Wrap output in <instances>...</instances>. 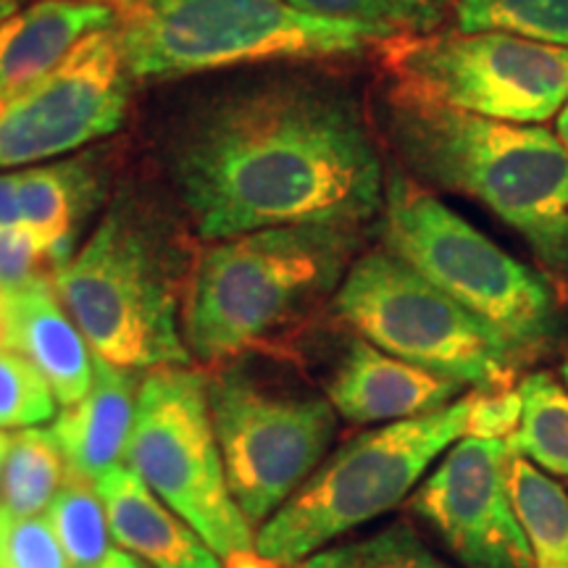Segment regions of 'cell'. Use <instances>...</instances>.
I'll list each match as a JSON object with an SVG mask.
<instances>
[{
  "label": "cell",
  "mask_w": 568,
  "mask_h": 568,
  "mask_svg": "<svg viewBox=\"0 0 568 568\" xmlns=\"http://www.w3.org/2000/svg\"><path fill=\"white\" fill-rule=\"evenodd\" d=\"M166 163L209 243L274 226L364 230L385 209V163L351 92L311 77H266L184 113Z\"/></svg>",
  "instance_id": "cell-1"
},
{
  "label": "cell",
  "mask_w": 568,
  "mask_h": 568,
  "mask_svg": "<svg viewBox=\"0 0 568 568\" xmlns=\"http://www.w3.org/2000/svg\"><path fill=\"white\" fill-rule=\"evenodd\" d=\"M389 145L418 180L474 197L568 280V151L545 126L510 124L395 88L382 103Z\"/></svg>",
  "instance_id": "cell-2"
},
{
  "label": "cell",
  "mask_w": 568,
  "mask_h": 568,
  "mask_svg": "<svg viewBox=\"0 0 568 568\" xmlns=\"http://www.w3.org/2000/svg\"><path fill=\"white\" fill-rule=\"evenodd\" d=\"M193 266L172 219L122 193L80 253L53 268V287L92 353L109 364L134 372L190 366L182 314Z\"/></svg>",
  "instance_id": "cell-3"
},
{
  "label": "cell",
  "mask_w": 568,
  "mask_h": 568,
  "mask_svg": "<svg viewBox=\"0 0 568 568\" xmlns=\"http://www.w3.org/2000/svg\"><path fill=\"white\" fill-rule=\"evenodd\" d=\"M361 230L274 226L216 240L195 258L184 295V343L205 364L258 351L337 293Z\"/></svg>",
  "instance_id": "cell-4"
},
{
  "label": "cell",
  "mask_w": 568,
  "mask_h": 568,
  "mask_svg": "<svg viewBox=\"0 0 568 568\" xmlns=\"http://www.w3.org/2000/svg\"><path fill=\"white\" fill-rule=\"evenodd\" d=\"M113 30L132 80H176L243 63L347 59L393 40L287 0H130L116 11Z\"/></svg>",
  "instance_id": "cell-5"
},
{
  "label": "cell",
  "mask_w": 568,
  "mask_h": 568,
  "mask_svg": "<svg viewBox=\"0 0 568 568\" xmlns=\"http://www.w3.org/2000/svg\"><path fill=\"white\" fill-rule=\"evenodd\" d=\"M379 226L385 251L485 322L518 364L558 339L560 308L550 284L408 174L387 180Z\"/></svg>",
  "instance_id": "cell-6"
},
{
  "label": "cell",
  "mask_w": 568,
  "mask_h": 568,
  "mask_svg": "<svg viewBox=\"0 0 568 568\" xmlns=\"http://www.w3.org/2000/svg\"><path fill=\"white\" fill-rule=\"evenodd\" d=\"M468 395L435 414L382 424L347 439L255 531V552L303 564L347 531L389 514L414 495L429 466L466 437Z\"/></svg>",
  "instance_id": "cell-7"
},
{
  "label": "cell",
  "mask_w": 568,
  "mask_h": 568,
  "mask_svg": "<svg viewBox=\"0 0 568 568\" xmlns=\"http://www.w3.org/2000/svg\"><path fill=\"white\" fill-rule=\"evenodd\" d=\"M358 337L464 387H508L518 358L485 322L389 251L358 255L335 293Z\"/></svg>",
  "instance_id": "cell-8"
},
{
  "label": "cell",
  "mask_w": 568,
  "mask_h": 568,
  "mask_svg": "<svg viewBox=\"0 0 568 568\" xmlns=\"http://www.w3.org/2000/svg\"><path fill=\"white\" fill-rule=\"evenodd\" d=\"M124 466L222 558L255 550V527L226 481L203 372L161 366L142 374Z\"/></svg>",
  "instance_id": "cell-9"
},
{
  "label": "cell",
  "mask_w": 568,
  "mask_h": 568,
  "mask_svg": "<svg viewBox=\"0 0 568 568\" xmlns=\"http://www.w3.org/2000/svg\"><path fill=\"white\" fill-rule=\"evenodd\" d=\"M205 385L232 497L258 531L329 456L339 416L326 395L245 366L205 374Z\"/></svg>",
  "instance_id": "cell-10"
},
{
  "label": "cell",
  "mask_w": 568,
  "mask_h": 568,
  "mask_svg": "<svg viewBox=\"0 0 568 568\" xmlns=\"http://www.w3.org/2000/svg\"><path fill=\"white\" fill-rule=\"evenodd\" d=\"M382 61L395 88L510 124H542L568 101V48L510 32L393 38Z\"/></svg>",
  "instance_id": "cell-11"
},
{
  "label": "cell",
  "mask_w": 568,
  "mask_h": 568,
  "mask_svg": "<svg viewBox=\"0 0 568 568\" xmlns=\"http://www.w3.org/2000/svg\"><path fill=\"white\" fill-rule=\"evenodd\" d=\"M130 90L116 30L90 32L0 116V169L59 159L119 132Z\"/></svg>",
  "instance_id": "cell-12"
},
{
  "label": "cell",
  "mask_w": 568,
  "mask_h": 568,
  "mask_svg": "<svg viewBox=\"0 0 568 568\" xmlns=\"http://www.w3.org/2000/svg\"><path fill=\"white\" fill-rule=\"evenodd\" d=\"M510 439L460 437L408 497L464 568H535L508 487Z\"/></svg>",
  "instance_id": "cell-13"
},
{
  "label": "cell",
  "mask_w": 568,
  "mask_h": 568,
  "mask_svg": "<svg viewBox=\"0 0 568 568\" xmlns=\"http://www.w3.org/2000/svg\"><path fill=\"white\" fill-rule=\"evenodd\" d=\"M464 385L353 337L326 379V400L353 424H395L435 414L464 397Z\"/></svg>",
  "instance_id": "cell-14"
},
{
  "label": "cell",
  "mask_w": 568,
  "mask_h": 568,
  "mask_svg": "<svg viewBox=\"0 0 568 568\" xmlns=\"http://www.w3.org/2000/svg\"><path fill=\"white\" fill-rule=\"evenodd\" d=\"M6 329L9 345L38 368L59 406H74L90 393L95 353L51 280L40 276L6 295Z\"/></svg>",
  "instance_id": "cell-15"
},
{
  "label": "cell",
  "mask_w": 568,
  "mask_h": 568,
  "mask_svg": "<svg viewBox=\"0 0 568 568\" xmlns=\"http://www.w3.org/2000/svg\"><path fill=\"white\" fill-rule=\"evenodd\" d=\"M111 537L151 568H224V558L197 529L166 506L130 466H116L95 479Z\"/></svg>",
  "instance_id": "cell-16"
},
{
  "label": "cell",
  "mask_w": 568,
  "mask_h": 568,
  "mask_svg": "<svg viewBox=\"0 0 568 568\" xmlns=\"http://www.w3.org/2000/svg\"><path fill=\"white\" fill-rule=\"evenodd\" d=\"M142 374L95 355L90 393L55 414L51 426L69 471L95 481L122 466L138 416Z\"/></svg>",
  "instance_id": "cell-17"
},
{
  "label": "cell",
  "mask_w": 568,
  "mask_h": 568,
  "mask_svg": "<svg viewBox=\"0 0 568 568\" xmlns=\"http://www.w3.org/2000/svg\"><path fill=\"white\" fill-rule=\"evenodd\" d=\"M116 27V9L77 0H34L0 24V101L11 105L45 80L90 32Z\"/></svg>",
  "instance_id": "cell-18"
},
{
  "label": "cell",
  "mask_w": 568,
  "mask_h": 568,
  "mask_svg": "<svg viewBox=\"0 0 568 568\" xmlns=\"http://www.w3.org/2000/svg\"><path fill=\"white\" fill-rule=\"evenodd\" d=\"M24 226L38 240L48 261L59 268L69 261L71 234L82 209L90 205L92 180L82 163H53L19 172Z\"/></svg>",
  "instance_id": "cell-19"
},
{
  "label": "cell",
  "mask_w": 568,
  "mask_h": 568,
  "mask_svg": "<svg viewBox=\"0 0 568 568\" xmlns=\"http://www.w3.org/2000/svg\"><path fill=\"white\" fill-rule=\"evenodd\" d=\"M508 487L535 568H568L566 489L516 450L508 464Z\"/></svg>",
  "instance_id": "cell-20"
},
{
  "label": "cell",
  "mask_w": 568,
  "mask_h": 568,
  "mask_svg": "<svg viewBox=\"0 0 568 568\" xmlns=\"http://www.w3.org/2000/svg\"><path fill=\"white\" fill-rule=\"evenodd\" d=\"M67 458L51 429L32 426L11 435L0 474V506L13 518L42 516L67 479Z\"/></svg>",
  "instance_id": "cell-21"
},
{
  "label": "cell",
  "mask_w": 568,
  "mask_h": 568,
  "mask_svg": "<svg viewBox=\"0 0 568 568\" xmlns=\"http://www.w3.org/2000/svg\"><path fill=\"white\" fill-rule=\"evenodd\" d=\"M524 414L510 445L537 468L568 479V389L548 372L518 382Z\"/></svg>",
  "instance_id": "cell-22"
},
{
  "label": "cell",
  "mask_w": 568,
  "mask_h": 568,
  "mask_svg": "<svg viewBox=\"0 0 568 568\" xmlns=\"http://www.w3.org/2000/svg\"><path fill=\"white\" fill-rule=\"evenodd\" d=\"M45 518L51 521L71 568H95L113 550L109 514L95 481L80 474L67 471V479L48 506Z\"/></svg>",
  "instance_id": "cell-23"
},
{
  "label": "cell",
  "mask_w": 568,
  "mask_h": 568,
  "mask_svg": "<svg viewBox=\"0 0 568 568\" xmlns=\"http://www.w3.org/2000/svg\"><path fill=\"white\" fill-rule=\"evenodd\" d=\"M295 9L318 17L379 30L389 38H418L439 32L456 17L458 0H287Z\"/></svg>",
  "instance_id": "cell-24"
},
{
  "label": "cell",
  "mask_w": 568,
  "mask_h": 568,
  "mask_svg": "<svg viewBox=\"0 0 568 568\" xmlns=\"http://www.w3.org/2000/svg\"><path fill=\"white\" fill-rule=\"evenodd\" d=\"M456 30L510 32L568 48V0H458Z\"/></svg>",
  "instance_id": "cell-25"
},
{
  "label": "cell",
  "mask_w": 568,
  "mask_h": 568,
  "mask_svg": "<svg viewBox=\"0 0 568 568\" xmlns=\"http://www.w3.org/2000/svg\"><path fill=\"white\" fill-rule=\"evenodd\" d=\"M301 568H453L437 556L406 521L387 524L351 542L324 548L305 558Z\"/></svg>",
  "instance_id": "cell-26"
},
{
  "label": "cell",
  "mask_w": 568,
  "mask_h": 568,
  "mask_svg": "<svg viewBox=\"0 0 568 568\" xmlns=\"http://www.w3.org/2000/svg\"><path fill=\"white\" fill-rule=\"evenodd\" d=\"M51 385L11 345H0V429H32L55 418Z\"/></svg>",
  "instance_id": "cell-27"
},
{
  "label": "cell",
  "mask_w": 568,
  "mask_h": 568,
  "mask_svg": "<svg viewBox=\"0 0 568 568\" xmlns=\"http://www.w3.org/2000/svg\"><path fill=\"white\" fill-rule=\"evenodd\" d=\"M0 568H71L45 514L11 518Z\"/></svg>",
  "instance_id": "cell-28"
},
{
  "label": "cell",
  "mask_w": 568,
  "mask_h": 568,
  "mask_svg": "<svg viewBox=\"0 0 568 568\" xmlns=\"http://www.w3.org/2000/svg\"><path fill=\"white\" fill-rule=\"evenodd\" d=\"M524 403L516 387L474 389L468 395L466 435L481 439H510L521 424Z\"/></svg>",
  "instance_id": "cell-29"
},
{
  "label": "cell",
  "mask_w": 568,
  "mask_h": 568,
  "mask_svg": "<svg viewBox=\"0 0 568 568\" xmlns=\"http://www.w3.org/2000/svg\"><path fill=\"white\" fill-rule=\"evenodd\" d=\"M48 255L27 226L0 230V293L9 295L40 280V266Z\"/></svg>",
  "instance_id": "cell-30"
},
{
  "label": "cell",
  "mask_w": 568,
  "mask_h": 568,
  "mask_svg": "<svg viewBox=\"0 0 568 568\" xmlns=\"http://www.w3.org/2000/svg\"><path fill=\"white\" fill-rule=\"evenodd\" d=\"M19 226H24L19 172L0 174V230H19Z\"/></svg>",
  "instance_id": "cell-31"
},
{
  "label": "cell",
  "mask_w": 568,
  "mask_h": 568,
  "mask_svg": "<svg viewBox=\"0 0 568 568\" xmlns=\"http://www.w3.org/2000/svg\"><path fill=\"white\" fill-rule=\"evenodd\" d=\"M224 568H287V566L276 564V560H268L255 550H243V552H232V556H226Z\"/></svg>",
  "instance_id": "cell-32"
},
{
  "label": "cell",
  "mask_w": 568,
  "mask_h": 568,
  "mask_svg": "<svg viewBox=\"0 0 568 568\" xmlns=\"http://www.w3.org/2000/svg\"><path fill=\"white\" fill-rule=\"evenodd\" d=\"M95 568H151V566L142 564V560L138 556H132L130 550L113 548Z\"/></svg>",
  "instance_id": "cell-33"
},
{
  "label": "cell",
  "mask_w": 568,
  "mask_h": 568,
  "mask_svg": "<svg viewBox=\"0 0 568 568\" xmlns=\"http://www.w3.org/2000/svg\"><path fill=\"white\" fill-rule=\"evenodd\" d=\"M556 138L564 142L566 151H568V101H566V105L558 111V116H556Z\"/></svg>",
  "instance_id": "cell-34"
},
{
  "label": "cell",
  "mask_w": 568,
  "mask_h": 568,
  "mask_svg": "<svg viewBox=\"0 0 568 568\" xmlns=\"http://www.w3.org/2000/svg\"><path fill=\"white\" fill-rule=\"evenodd\" d=\"M11 514L0 506V556H3V542H6V531H9V524H11Z\"/></svg>",
  "instance_id": "cell-35"
},
{
  "label": "cell",
  "mask_w": 568,
  "mask_h": 568,
  "mask_svg": "<svg viewBox=\"0 0 568 568\" xmlns=\"http://www.w3.org/2000/svg\"><path fill=\"white\" fill-rule=\"evenodd\" d=\"M19 11V0H0V24Z\"/></svg>",
  "instance_id": "cell-36"
},
{
  "label": "cell",
  "mask_w": 568,
  "mask_h": 568,
  "mask_svg": "<svg viewBox=\"0 0 568 568\" xmlns=\"http://www.w3.org/2000/svg\"><path fill=\"white\" fill-rule=\"evenodd\" d=\"M9 447H11V435H6V432L0 429V474H3V464H6V456H9Z\"/></svg>",
  "instance_id": "cell-37"
},
{
  "label": "cell",
  "mask_w": 568,
  "mask_h": 568,
  "mask_svg": "<svg viewBox=\"0 0 568 568\" xmlns=\"http://www.w3.org/2000/svg\"><path fill=\"white\" fill-rule=\"evenodd\" d=\"M77 3H101V6H111V9L116 6V11H119L122 6L130 3V0H77Z\"/></svg>",
  "instance_id": "cell-38"
},
{
  "label": "cell",
  "mask_w": 568,
  "mask_h": 568,
  "mask_svg": "<svg viewBox=\"0 0 568 568\" xmlns=\"http://www.w3.org/2000/svg\"><path fill=\"white\" fill-rule=\"evenodd\" d=\"M564 379H566V385H568V358H566V364H564Z\"/></svg>",
  "instance_id": "cell-39"
}]
</instances>
